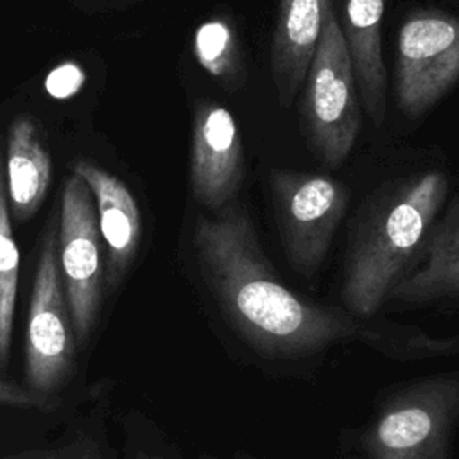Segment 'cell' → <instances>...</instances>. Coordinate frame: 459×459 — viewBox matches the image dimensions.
<instances>
[{"label": "cell", "instance_id": "1", "mask_svg": "<svg viewBox=\"0 0 459 459\" xmlns=\"http://www.w3.org/2000/svg\"><path fill=\"white\" fill-rule=\"evenodd\" d=\"M194 244L203 276L230 325L269 359L296 360L355 339L360 319L292 292L265 258L246 208L233 201L201 217Z\"/></svg>", "mask_w": 459, "mask_h": 459}, {"label": "cell", "instance_id": "2", "mask_svg": "<svg viewBox=\"0 0 459 459\" xmlns=\"http://www.w3.org/2000/svg\"><path fill=\"white\" fill-rule=\"evenodd\" d=\"M448 192L439 170L412 176L378 201L350 247L342 301L357 319H369L421 255Z\"/></svg>", "mask_w": 459, "mask_h": 459}, {"label": "cell", "instance_id": "3", "mask_svg": "<svg viewBox=\"0 0 459 459\" xmlns=\"http://www.w3.org/2000/svg\"><path fill=\"white\" fill-rule=\"evenodd\" d=\"M459 425V373L394 391L360 436L362 459H448Z\"/></svg>", "mask_w": 459, "mask_h": 459}, {"label": "cell", "instance_id": "4", "mask_svg": "<svg viewBox=\"0 0 459 459\" xmlns=\"http://www.w3.org/2000/svg\"><path fill=\"white\" fill-rule=\"evenodd\" d=\"M305 81L303 113L310 145L323 163L337 167L355 143L360 118L355 77L332 7Z\"/></svg>", "mask_w": 459, "mask_h": 459}, {"label": "cell", "instance_id": "5", "mask_svg": "<svg viewBox=\"0 0 459 459\" xmlns=\"http://www.w3.org/2000/svg\"><path fill=\"white\" fill-rule=\"evenodd\" d=\"M75 333L59 271L57 233L43 237L27 321L25 377L29 389L52 400L74 369Z\"/></svg>", "mask_w": 459, "mask_h": 459}, {"label": "cell", "instance_id": "6", "mask_svg": "<svg viewBox=\"0 0 459 459\" xmlns=\"http://www.w3.org/2000/svg\"><path fill=\"white\" fill-rule=\"evenodd\" d=\"M271 190L289 264L303 276L321 267L346 210L344 186L323 174L274 170Z\"/></svg>", "mask_w": 459, "mask_h": 459}, {"label": "cell", "instance_id": "7", "mask_svg": "<svg viewBox=\"0 0 459 459\" xmlns=\"http://www.w3.org/2000/svg\"><path fill=\"white\" fill-rule=\"evenodd\" d=\"M459 81V18L437 9L414 11L398 34L394 93L416 118Z\"/></svg>", "mask_w": 459, "mask_h": 459}, {"label": "cell", "instance_id": "8", "mask_svg": "<svg viewBox=\"0 0 459 459\" xmlns=\"http://www.w3.org/2000/svg\"><path fill=\"white\" fill-rule=\"evenodd\" d=\"M102 251L91 190L74 172L63 186L57 253L75 342L79 344L86 342L97 319L104 281Z\"/></svg>", "mask_w": 459, "mask_h": 459}, {"label": "cell", "instance_id": "9", "mask_svg": "<svg viewBox=\"0 0 459 459\" xmlns=\"http://www.w3.org/2000/svg\"><path fill=\"white\" fill-rule=\"evenodd\" d=\"M242 181L244 154L237 122L222 104L203 100L192 124V194L203 206L219 212L235 201Z\"/></svg>", "mask_w": 459, "mask_h": 459}, {"label": "cell", "instance_id": "10", "mask_svg": "<svg viewBox=\"0 0 459 459\" xmlns=\"http://www.w3.org/2000/svg\"><path fill=\"white\" fill-rule=\"evenodd\" d=\"M74 172L81 176L91 190L106 251L104 280L108 287L113 289L122 280L138 251L142 237L138 204L131 190L117 176L91 161H75Z\"/></svg>", "mask_w": 459, "mask_h": 459}, {"label": "cell", "instance_id": "11", "mask_svg": "<svg viewBox=\"0 0 459 459\" xmlns=\"http://www.w3.org/2000/svg\"><path fill=\"white\" fill-rule=\"evenodd\" d=\"M330 0H280L273 34L271 65L278 95L289 104L314 59Z\"/></svg>", "mask_w": 459, "mask_h": 459}, {"label": "cell", "instance_id": "12", "mask_svg": "<svg viewBox=\"0 0 459 459\" xmlns=\"http://www.w3.org/2000/svg\"><path fill=\"white\" fill-rule=\"evenodd\" d=\"M382 14L384 0H346L344 29L341 27L355 84H359L366 111L377 127L382 126L387 106L380 38Z\"/></svg>", "mask_w": 459, "mask_h": 459}, {"label": "cell", "instance_id": "13", "mask_svg": "<svg viewBox=\"0 0 459 459\" xmlns=\"http://www.w3.org/2000/svg\"><path fill=\"white\" fill-rule=\"evenodd\" d=\"M423 253L425 262L411 274H405L389 298L403 303H427L459 296V197L432 224Z\"/></svg>", "mask_w": 459, "mask_h": 459}, {"label": "cell", "instance_id": "14", "mask_svg": "<svg viewBox=\"0 0 459 459\" xmlns=\"http://www.w3.org/2000/svg\"><path fill=\"white\" fill-rule=\"evenodd\" d=\"M5 183L9 212L23 222L36 213L50 183V156L30 117H16L7 133Z\"/></svg>", "mask_w": 459, "mask_h": 459}, {"label": "cell", "instance_id": "15", "mask_svg": "<svg viewBox=\"0 0 459 459\" xmlns=\"http://www.w3.org/2000/svg\"><path fill=\"white\" fill-rule=\"evenodd\" d=\"M355 339L393 360L414 362L459 355V333L452 337H432L416 326L389 321L371 325L360 321Z\"/></svg>", "mask_w": 459, "mask_h": 459}, {"label": "cell", "instance_id": "16", "mask_svg": "<svg viewBox=\"0 0 459 459\" xmlns=\"http://www.w3.org/2000/svg\"><path fill=\"white\" fill-rule=\"evenodd\" d=\"M18 269L20 256L11 230V212L5 183V154L0 149V366H5L9 359Z\"/></svg>", "mask_w": 459, "mask_h": 459}, {"label": "cell", "instance_id": "17", "mask_svg": "<svg viewBox=\"0 0 459 459\" xmlns=\"http://www.w3.org/2000/svg\"><path fill=\"white\" fill-rule=\"evenodd\" d=\"M194 52L199 65L210 75L233 82L240 77L238 43L233 29L224 20L204 22L195 30Z\"/></svg>", "mask_w": 459, "mask_h": 459}, {"label": "cell", "instance_id": "18", "mask_svg": "<svg viewBox=\"0 0 459 459\" xmlns=\"http://www.w3.org/2000/svg\"><path fill=\"white\" fill-rule=\"evenodd\" d=\"M5 459H102L99 454V446L88 439H81L59 448H47V450H23ZM134 459H156V457H134Z\"/></svg>", "mask_w": 459, "mask_h": 459}, {"label": "cell", "instance_id": "19", "mask_svg": "<svg viewBox=\"0 0 459 459\" xmlns=\"http://www.w3.org/2000/svg\"><path fill=\"white\" fill-rule=\"evenodd\" d=\"M0 405L23 407V409H48L52 405V400L27 387H22L0 378Z\"/></svg>", "mask_w": 459, "mask_h": 459}, {"label": "cell", "instance_id": "20", "mask_svg": "<svg viewBox=\"0 0 459 459\" xmlns=\"http://www.w3.org/2000/svg\"><path fill=\"white\" fill-rule=\"evenodd\" d=\"M82 84V74L74 63H66L56 68L47 81V88L54 97L72 95Z\"/></svg>", "mask_w": 459, "mask_h": 459}]
</instances>
